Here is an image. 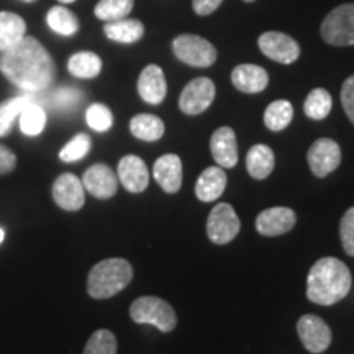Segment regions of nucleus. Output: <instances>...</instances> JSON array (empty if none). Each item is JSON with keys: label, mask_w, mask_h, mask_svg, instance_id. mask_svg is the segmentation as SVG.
I'll return each mask as SVG.
<instances>
[{"label": "nucleus", "mask_w": 354, "mask_h": 354, "mask_svg": "<svg viewBox=\"0 0 354 354\" xmlns=\"http://www.w3.org/2000/svg\"><path fill=\"white\" fill-rule=\"evenodd\" d=\"M167 84L162 69L156 64H149L141 71L138 77V94L146 104L159 105L166 99Z\"/></svg>", "instance_id": "16"}, {"label": "nucleus", "mask_w": 354, "mask_h": 354, "mask_svg": "<svg viewBox=\"0 0 354 354\" xmlns=\"http://www.w3.org/2000/svg\"><path fill=\"white\" fill-rule=\"evenodd\" d=\"M295 212L287 207H272L261 212L256 218V230L263 236H281L295 227Z\"/></svg>", "instance_id": "13"}, {"label": "nucleus", "mask_w": 354, "mask_h": 354, "mask_svg": "<svg viewBox=\"0 0 354 354\" xmlns=\"http://www.w3.org/2000/svg\"><path fill=\"white\" fill-rule=\"evenodd\" d=\"M46 21L53 32L61 35V37H73L79 30L77 17L64 6H56L50 8V12L46 15Z\"/></svg>", "instance_id": "26"}, {"label": "nucleus", "mask_w": 354, "mask_h": 354, "mask_svg": "<svg viewBox=\"0 0 354 354\" xmlns=\"http://www.w3.org/2000/svg\"><path fill=\"white\" fill-rule=\"evenodd\" d=\"M297 333L305 349L313 354L326 351L331 344V338H333L328 323L312 313L299 318Z\"/></svg>", "instance_id": "9"}, {"label": "nucleus", "mask_w": 354, "mask_h": 354, "mask_svg": "<svg viewBox=\"0 0 354 354\" xmlns=\"http://www.w3.org/2000/svg\"><path fill=\"white\" fill-rule=\"evenodd\" d=\"M333 109V99L326 88H313L304 102V112L312 120H325Z\"/></svg>", "instance_id": "27"}, {"label": "nucleus", "mask_w": 354, "mask_h": 354, "mask_svg": "<svg viewBox=\"0 0 354 354\" xmlns=\"http://www.w3.org/2000/svg\"><path fill=\"white\" fill-rule=\"evenodd\" d=\"M17 166V156L15 153L10 151L7 146L0 145V174H7L15 169Z\"/></svg>", "instance_id": "38"}, {"label": "nucleus", "mask_w": 354, "mask_h": 354, "mask_svg": "<svg viewBox=\"0 0 354 354\" xmlns=\"http://www.w3.org/2000/svg\"><path fill=\"white\" fill-rule=\"evenodd\" d=\"M294 118V107L289 100H276L266 109L264 125L271 131H282L290 125Z\"/></svg>", "instance_id": "28"}, {"label": "nucleus", "mask_w": 354, "mask_h": 354, "mask_svg": "<svg viewBox=\"0 0 354 354\" xmlns=\"http://www.w3.org/2000/svg\"><path fill=\"white\" fill-rule=\"evenodd\" d=\"M212 156L220 167H234L238 162L236 135L230 127H220L210 138Z\"/></svg>", "instance_id": "18"}, {"label": "nucleus", "mask_w": 354, "mask_h": 354, "mask_svg": "<svg viewBox=\"0 0 354 354\" xmlns=\"http://www.w3.org/2000/svg\"><path fill=\"white\" fill-rule=\"evenodd\" d=\"M342 104L348 118L354 125V74L343 82L342 87Z\"/></svg>", "instance_id": "37"}, {"label": "nucleus", "mask_w": 354, "mask_h": 354, "mask_svg": "<svg viewBox=\"0 0 354 354\" xmlns=\"http://www.w3.org/2000/svg\"><path fill=\"white\" fill-rule=\"evenodd\" d=\"M131 279L133 268L127 259H104L88 272L87 292L92 299H110L125 289Z\"/></svg>", "instance_id": "3"}, {"label": "nucleus", "mask_w": 354, "mask_h": 354, "mask_svg": "<svg viewBox=\"0 0 354 354\" xmlns=\"http://www.w3.org/2000/svg\"><path fill=\"white\" fill-rule=\"evenodd\" d=\"M21 2H35V0H21Z\"/></svg>", "instance_id": "42"}, {"label": "nucleus", "mask_w": 354, "mask_h": 354, "mask_svg": "<svg viewBox=\"0 0 354 354\" xmlns=\"http://www.w3.org/2000/svg\"><path fill=\"white\" fill-rule=\"evenodd\" d=\"M105 37L117 43H136L143 38L145 26L140 20L133 19H122L115 21H107L104 26Z\"/></svg>", "instance_id": "22"}, {"label": "nucleus", "mask_w": 354, "mask_h": 354, "mask_svg": "<svg viewBox=\"0 0 354 354\" xmlns=\"http://www.w3.org/2000/svg\"><path fill=\"white\" fill-rule=\"evenodd\" d=\"M32 102L33 99L30 95H20L0 104V138L8 135L15 118L20 117L21 110H24L28 104H32Z\"/></svg>", "instance_id": "29"}, {"label": "nucleus", "mask_w": 354, "mask_h": 354, "mask_svg": "<svg viewBox=\"0 0 354 354\" xmlns=\"http://www.w3.org/2000/svg\"><path fill=\"white\" fill-rule=\"evenodd\" d=\"M61 3H73V2H76V0H59Z\"/></svg>", "instance_id": "41"}, {"label": "nucleus", "mask_w": 354, "mask_h": 354, "mask_svg": "<svg viewBox=\"0 0 354 354\" xmlns=\"http://www.w3.org/2000/svg\"><path fill=\"white\" fill-rule=\"evenodd\" d=\"M245 2H254V0H245Z\"/></svg>", "instance_id": "43"}, {"label": "nucleus", "mask_w": 354, "mask_h": 354, "mask_svg": "<svg viewBox=\"0 0 354 354\" xmlns=\"http://www.w3.org/2000/svg\"><path fill=\"white\" fill-rule=\"evenodd\" d=\"M135 0H100L94 8L95 17L102 21H115L127 19L133 10Z\"/></svg>", "instance_id": "31"}, {"label": "nucleus", "mask_w": 354, "mask_h": 354, "mask_svg": "<svg viewBox=\"0 0 354 354\" xmlns=\"http://www.w3.org/2000/svg\"><path fill=\"white\" fill-rule=\"evenodd\" d=\"M339 236H342L344 253L354 256V207L343 215L342 223H339Z\"/></svg>", "instance_id": "35"}, {"label": "nucleus", "mask_w": 354, "mask_h": 354, "mask_svg": "<svg viewBox=\"0 0 354 354\" xmlns=\"http://www.w3.org/2000/svg\"><path fill=\"white\" fill-rule=\"evenodd\" d=\"M130 131L138 140L158 141L165 135V122L156 117V115L140 113L131 118Z\"/></svg>", "instance_id": "24"}, {"label": "nucleus", "mask_w": 354, "mask_h": 354, "mask_svg": "<svg viewBox=\"0 0 354 354\" xmlns=\"http://www.w3.org/2000/svg\"><path fill=\"white\" fill-rule=\"evenodd\" d=\"M82 185L88 194L105 201L117 194L118 179L107 165H94L84 172Z\"/></svg>", "instance_id": "14"}, {"label": "nucleus", "mask_w": 354, "mask_h": 354, "mask_svg": "<svg viewBox=\"0 0 354 354\" xmlns=\"http://www.w3.org/2000/svg\"><path fill=\"white\" fill-rule=\"evenodd\" d=\"M228 177L223 167L212 166L198 176L196 184V196L202 202H214L221 197L227 187Z\"/></svg>", "instance_id": "20"}, {"label": "nucleus", "mask_w": 354, "mask_h": 354, "mask_svg": "<svg viewBox=\"0 0 354 354\" xmlns=\"http://www.w3.org/2000/svg\"><path fill=\"white\" fill-rule=\"evenodd\" d=\"M215 84L209 77L192 79L179 97V109L185 115H201L215 99Z\"/></svg>", "instance_id": "8"}, {"label": "nucleus", "mask_w": 354, "mask_h": 354, "mask_svg": "<svg viewBox=\"0 0 354 354\" xmlns=\"http://www.w3.org/2000/svg\"><path fill=\"white\" fill-rule=\"evenodd\" d=\"M172 51L177 59L192 68H209L216 61L214 44L197 35H179L172 41Z\"/></svg>", "instance_id": "6"}, {"label": "nucleus", "mask_w": 354, "mask_h": 354, "mask_svg": "<svg viewBox=\"0 0 354 354\" xmlns=\"http://www.w3.org/2000/svg\"><path fill=\"white\" fill-rule=\"evenodd\" d=\"M24 37H26L25 20L17 13L0 12V53L7 51Z\"/></svg>", "instance_id": "23"}, {"label": "nucleus", "mask_w": 354, "mask_h": 354, "mask_svg": "<svg viewBox=\"0 0 354 354\" xmlns=\"http://www.w3.org/2000/svg\"><path fill=\"white\" fill-rule=\"evenodd\" d=\"M351 271L343 261L322 258L312 266L307 279V297L310 302L323 305L338 304L351 290Z\"/></svg>", "instance_id": "2"}, {"label": "nucleus", "mask_w": 354, "mask_h": 354, "mask_svg": "<svg viewBox=\"0 0 354 354\" xmlns=\"http://www.w3.org/2000/svg\"><path fill=\"white\" fill-rule=\"evenodd\" d=\"M259 50L269 59L281 64H292L299 59L300 46L294 38L281 32H266L258 39Z\"/></svg>", "instance_id": "11"}, {"label": "nucleus", "mask_w": 354, "mask_h": 354, "mask_svg": "<svg viewBox=\"0 0 354 354\" xmlns=\"http://www.w3.org/2000/svg\"><path fill=\"white\" fill-rule=\"evenodd\" d=\"M87 125L94 131L104 133L112 128L113 125V115L110 109L104 104H92L86 112Z\"/></svg>", "instance_id": "34"}, {"label": "nucleus", "mask_w": 354, "mask_h": 354, "mask_svg": "<svg viewBox=\"0 0 354 354\" xmlns=\"http://www.w3.org/2000/svg\"><path fill=\"white\" fill-rule=\"evenodd\" d=\"M274 165H276V156L268 145H254L246 154V169L253 179H266L269 177Z\"/></svg>", "instance_id": "21"}, {"label": "nucleus", "mask_w": 354, "mask_h": 354, "mask_svg": "<svg viewBox=\"0 0 354 354\" xmlns=\"http://www.w3.org/2000/svg\"><path fill=\"white\" fill-rule=\"evenodd\" d=\"M130 317L135 323H149L162 333H169L176 328L177 315L174 308L166 300L145 295L136 299L130 307Z\"/></svg>", "instance_id": "4"}, {"label": "nucleus", "mask_w": 354, "mask_h": 354, "mask_svg": "<svg viewBox=\"0 0 354 354\" xmlns=\"http://www.w3.org/2000/svg\"><path fill=\"white\" fill-rule=\"evenodd\" d=\"M46 125V112L41 105L28 104L20 113V130L26 136H38Z\"/></svg>", "instance_id": "30"}, {"label": "nucleus", "mask_w": 354, "mask_h": 354, "mask_svg": "<svg viewBox=\"0 0 354 354\" xmlns=\"http://www.w3.org/2000/svg\"><path fill=\"white\" fill-rule=\"evenodd\" d=\"M241 223L230 203H216L207 220V234L215 245H227L240 233Z\"/></svg>", "instance_id": "7"}, {"label": "nucleus", "mask_w": 354, "mask_h": 354, "mask_svg": "<svg viewBox=\"0 0 354 354\" xmlns=\"http://www.w3.org/2000/svg\"><path fill=\"white\" fill-rule=\"evenodd\" d=\"M233 86L245 94H259L269 84V74L256 64H240L232 73Z\"/></svg>", "instance_id": "19"}, {"label": "nucleus", "mask_w": 354, "mask_h": 354, "mask_svg": "<svg viewBox=\"0 0 354 354\" xmlns=\"http://www.w3.org/2000/svg\"><path fill=\"white\" fill-rule=\"evenodd\" d=\"M82 180L77 176L64 172L53 184V198L63 210L77 212L84 207L86 196H84Z\"/></svg>", "instance_id": "12"}, {"label": "nucleus", "mask_w": 354, "mask_h": 354, "mask_svg": "<svg viewBox=\"0 0 354 354\" xmlns=\"http://www.w3.org/2000/svg\"><path fill=\"white\" fill-rule=\"evenodd\" d=\"M118 180L128 192L140 194L146 190L149 184V174L143 159L135 154L123 156L118 162Z\"/></svg>", "instance_id": "15"}, {"label": "nucleus", "mask_w": 354, "mask_h": 354, "mask_svg": "<svg viewBox=\"0 0 354 354\" xmlns=\"http://www.w3.org/2000/svg\"><path fill=\"white\" fill-rule=\"evenodd\" d=\"M68 69L77 79H94L102 71V59L92 51H79L69 57Z\"/></svg>", "instance_id": "25"}, {"label": "nucleus", "mask_w": 354, "mask_h": 354, "mask_svg": "<svg viewBox=\"0 0 354 354\" xmlns=\"http://www.w3.org/2000/svg\"><path fill=\"white\" fill-rule=\"evenodd\" d=\"M82 94L81 91L73 87H63V88H57V91L53 94L51 97V104H55L56 109H71L81 102Z\"/></svg>", "instance_id": "36"}, {"label": "nucleus", "mask_w": 354, "mask_h": 354, "mask_svg": "<svg viewBox=\"0 0 354 354\" xmlns=\"http://www.w3.org/2000/svg\"><path fill=\"white\" fill-rule=\"evenodd\" d=\"M221 2L223 0H192V7L197 15H210L221 6Z\"/></svg>", "instance_id": "39"}, {"label": "nucleus", "mask_w": 354, "mask_h": 354, "mask_svg": "<svg viewBox=\"0 0 354 354\" xmlns=\"http://www.w3.org/2000/svg\"><path fill=\"white\" fill-rule=\"evenodd\" d=\"M0 73L26 94H38L55 81L56 66L37 38L24 37L0 55Z\"/></svg>", "instance_id": "1"}, {"label": "nucleus", "mask_w": 354, "mask_h": 354, "mask_svg": "<svg viewBox=\"0 0 354 354\" xmlns=\"http://www.w3.org/2000/svg\"><path fill=\"white\" fill-rule=\"evenodd\" d=\"M307 161L310 169L317 177H326L331 174L342 162V148L331 138H318L310 146Z\"/></svg>", "instance_id": "10"}, {"label": "nucleus", "mask_w": 354, "mask_h": 354, "mask_svg": "<svg viewBox=\"0 0 354 354\" xmlns=\"http://www.w3.org/2000/svg\"><path fill=\"white\" fill-rule=\"evenodd\" d=\"M153 176L165 192H179L183 185V161L177 154H165L154 162Z\"/></svg>", "instance_id": "17"}, {"label": "nucleus", "mask_w": 354, "mask_h": 354, "mask_svg": "<svg viewBox=\"0 0 354 354\" xmlns=\"http://www.w3.org/2000/svg\"><path fill=\"white\" fill-rule=\"evenodd\" d=\"M117 338H115L112 331L97 330L88 338L84 354H117Z\"/></svg>", "instance_id": "32"}, {"label": "nucleus", "mask_w": 354, "mask_h": 354, "mask_svg": "<svg viewBox=\"0 0 354 354\" xmlns=\"http://www.w3.org/2000/svg\"><path fill=\"white\" fill-rule=\"evenodd\" d=\"M3 238H6V233H3V230H2V228H0V245H2Z\"/></svg>", "instance_id": "40"}, {"label": "nucleus", "mask_w": 354, "mask_h": 354, "mask_svg": "<svg viewBox=\"0 0 354 354\" xmlns=\"http://www.w3.org/2000/svg\"><path fill=\"white\" fill-rule=\"evenodd\" d=\"M322 38L331 46H353L354 44V3H343L333 8L320 28Z\"/></svg>", "instance_id": "5"}, {"label": "nucleus", "mask_w": 354, "mask_h": 354, "mask_svg": "<svg viewBox=\"0 0 354 354\" xmlns=\"http://www.w3.org/2000/svg\"><path fill=\"white\" fill-rule=\"evenodd\" d=\"M91 136L86 135V133H79L61 149L59 159L64 162H76L79 159L87 156V153L91 151Z\"/></svg>", "instance_id": "33"}]
</instances>
